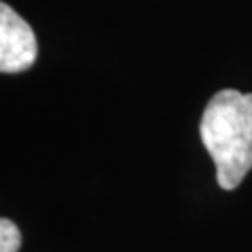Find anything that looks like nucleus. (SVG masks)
Masks as SVG:
<instances>
[{"instance_id": "nucleus-3", "label": "nucleus", "mask_w": 252, "mask_h": 252, "mask_svg": "<svg viewBox=\"0 0 252 252\" xmlns=\"http://www.w3.org/2000/svg\"><path fill=\"white\" fill-rule=\"evenodd\" d=\"M21 232L9 219H0V252H17L21 249Z\"/></svg>"}, {"instance_id": "nucleus-1", "label": "nucleus", "mask_w": 252, "mask_h": 252, "mask_svg": "<svg viewBox=\"0 0 252 252\" xmlns=\"http://www.w3.org/2000/svg\"><path fill=\"white\" fill-rule=\"evenodd\" d=\"M200 136L217 168V183L234 190L252 168V94L220 90L209 99Z\"/></svg>"}, {"instance_id": "nucleus-2", "label": "nucleus", "mask_w": 252, "mask_h": 252, "mask_svg": "<svg viewBox=\"0 0 252 252\" xmlns=\"http://www.w3.org/2000/svg\"><path fill=\"white\" fill-rule=\"evenodd\" d=\"M37 58L32 27L8 4L0 2V73H21Z\"/></svg>"}]
</instances>
